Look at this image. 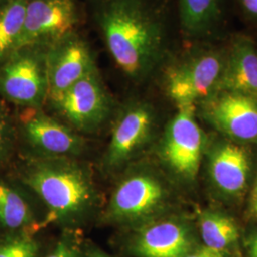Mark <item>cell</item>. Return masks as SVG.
<instances>
[{
    "label": "cell",
    "instance_id": "obj_24",
    "mask_svg": "<svg viewBox=\"0 0 257 257\" xmlns=\"http://www.w3.org/2000/svg\"><path fill=\"white\" fill-rule=\"evenodd\" d=\"M7 142V125L4 117L0 113V156Z\"/></svg>",
    "mask_w": 257,
    "mask_h": 257
},
{
    "label": "cell",
    "instance_id": "obj_9",
    "mask_svg": "<svg viewBox=\"0 0 257 257\" xmlns=\"http://www.w3.org/2000/svg\"><path fill=\"white\" fill-rule=\"evenodd\" d=\"M206 118L228 135L242 141H257V101L238 92L216 91L203 101Z\"/></svg>",
    "mask_w": 257,
    "mask_h": 257
},
{
    "label": "cell",
    "instance_id": "obj_13",
    "mask_svg": "<svg viewBox=\"0 0 257 257\" xmlns=\"http://www.w3.org/2000/svg\"><path fill=\"white\" fill-rule=\"evenodd\" d=\"M226 51V63L217 91L238 92L257 101L256 41L246 35H235Z\"/></svg>",
    "mask_w": 257,
    "mask_h": 257
},
{
    "label": "cell",
    "instance_id": "obj_5",
    "mask_svg": "<svg viewBox=\"0 0 257 257\" xmlns=\"http://www.w3.org/2000/svg\"><path fill=\"white\" fill-rule=\"evenodd\" d=\"M51 100L65 119L83 133L100 128L110 113V97L96 69Z\"/></svg>",
    "mask_w": 257,
    "mask_h": 257
},
{
    "label": "cell",
    "instance_id": "obj_28",
    "mask_svg": "<svg viewBox=\"0 0 257 257\" xmlns=\"http://www.w3.org/2000/svg\"><path fill=\"white\" fill-rule=\"evenodd\" d=\"M253 193H257V179L256 183H255V187H254V190H253Z\"/></svg>",
    "mask_w": 257,
    "mask_h": 257
},
{
    "label": "cell",
    "instance_id": "obj_21",
    "mask_svg": "<svg viewBox=\"0 0 257 257\" xmlns=\"http://www.w3.org/2000/svg\"><path fill=\"white\" fill-rule=\"evenodd\" d=\"M46 257H82L80 243L74 233H65Z\"/></svg>",
    "mask_w": 257,
    "mask_h": 257
},
{
    "label": "cell",
    "instance_id": "obj_14",
    "mask_svg": "<svg viewBox=\"0 0 257 257\" xmlns=\"http://www.w3.org/2000/svg\"><path fill=\"white\" fill-rule=\"evenodd\" d=\"M192 248V237L183 224L165 220L141 230L133 243L139 257H185Z\"/></svg>",
    "mask_w": 257,
    "mask_h": 257
},
{
    "label": "cell",
    "instance_id": "obj_19",
    "mask_svg": "<svg viewBox=\"0 0 257 257\" xmlns=\"http://www.w3.org/2000/svg\"><path fill=\"white\" fill-rule=\"evenodd\" d=\"M200 232L206 247L218 251L228 248L238 238V229L234 221L216 212L203 213Z\"/></svg>",
    "mask_w": 257,
    "mask_h": 257
},
{
    "label": "cell",
    "instance_id": "obj_18",
    "mask_svg": "<svg viewBox=\"0 0 257 257\" xmlns=\"http://www.w3.org/2000/svg\"><path fill=\"white\" fill-rule=\"evenodd\" d=\"M28 0H8L0 8V58L14 53L24 26Z\"/></svg>",
    "mask_w": 257,
    "mask_h": 257
},
{
    "label": "cell",
    "instance_id": "obj_12",
    "mask_svg": "<svg viewBox=\"0 0 257 257\" xmlns=\"http://www.w3.org/2000/svg\"><path fill=\"white\" fill-rule=\"evenodd\" d=\"M28 142L45 157L74 158L85 149L82 138L42 111H28L23 118Z\"/></svg>",
    "mask_w": 257,
    "mask_h": 257
},
{
    "label": "cell",
    "instance_id": "obj_29",
    "mask_svg": "<svg viewBox=\"0 0 257 257\" xmlns=\"http://www.w3.org/2000/svg\"><path fill=\"white\" fill-rule=\"evenodd\" d=\"M256 45H257V40H256Z\"/></svg>",
    "mask_w": 257,
    "mask_h": 257
},
{
    "label": "cell",
    "instance_id": "obj_16",
    "mask_svg": "<svg viewBox=\"0 0 257 257\" xmlns=\"http://www.w3.org/2000/svg\"><path fill=\"white\" fill-rule=\"evenodd\" d=\"M222 0H179V16L183 32L189 38L204 40L217 27Z\"/></svg>",
    "mask_w": 257,
    "mask_h": 257
},
{
    "label": "cell",
    "instance_id": "obj_8",
    "mask_svg": "<svg viewBox=\"0 0 257 257\" xmlns=\"http://www.w3.org/2000/svg\"><path fill=\"white\" fill-rule=\"evenodd\" d=\"M154 112L144 103H134L121 112L112 128L110 143L103 158L109 172L117 171L145 144L152 133Z\"/></svg>",
    "mask_w": 257,
    "mask_h": 257
},
{
    "label": "cell",
    "instance_id": "obj_3",
    "mask_svg": "<svg viewBox=\"0 0 257 257\" xmlns=\"http://www.w3.org/2000/svg\"><path fill=\"white\" fill-rule=\"evenodd\" d=\"M226 55V46L202 40L167 67L166 92L177 107L196 106L217 91Z\"/></svg>",
    "mask_w": 257,
    "mask_h": 257
},
{
    "label": "cell",
    "instance_id": "obj_22",
    "mask_svg": "<svg viewBox=\"0 0 257 257\" xmlns=\"http://www.w3.org/2000/svg\"><path fill=\"white\" fill-rule=\"evenodd\" d=\"M236 2L243 15L257 24V0H236Z\"/></svg>",
    "mask_w": 257,
    "mask_h": 257
},
{
    "label": "cell",
    "instance_id": "obj_10",
    "mask_svg": "<svg viewBox=\"0 0 257 257\" xmlns=\"http://www.w3.org/2000/svg\"><path fill=\"white\" fill-rule=\"evenodd\" d=\"M0 91L10 100L39 106L48 96L46 56L17 55L0 70Z\"/></svg>",
    "mask_w": 257,
    "mask_h": 257
},
{
    "label": "cell",
    "instance_id": "obj_7",
    "mask_svg": "<svg viewBox=\"0 0 257 257\" xmlns=\"http://www.w3.org/2000/svg\"><path fill=\"white\" fill-rule=\"evenodd\" d=\"M77 22L74 0H28L17 53L39 43H56L71 34Z\"/></svg>",
    "mask_w": 257,
    "mask_h": 257
},
{
    "label": "cell",
    "instance_id": "obj_27",
    "mask_svg": "<svg viewBox=\"0 0 257 257\" xmlns=\"http://www.w3.org/2000/svg\"><path fill=\"white\" fill-rule=\"evenodd\" d=\"M252 211L257 216V193H253L252 197Z\"/></svg>",
    "mask_w": 257,
    "mask_h": 257
},
{
    "label": "cell",
    "instance_id": "obj_25",
    "mask_svg": "<svg viewBox=\"0 0 257 257\" xmlns=\"http://www.w3.org/2000/svg\"><path fill=\"white\" fill-rule=\"evenodd\" d=\"M249 254L251 257H257V233L252 235L248 241Z\"/></svg>",
    "mask_w": 257,
    "mask_h": 257
},
{
    "label": "cell",
    "instance_id": "obj_20",
    "mask_svg": "<svg viewBox=\"0 0 257 257\" xmlns=\"http://www.w3.org/2000/svg\"><path fill=\"white\" fill-rule=\"evenodd\" d=\"M39 245L27 232L0 243V257H37Z\"/></svg>",
    "mask_w": 257,
    "mask_h": 257
},
{
    "label": "cell",
    "instance_id": "obj_11",
    "mask_svg": "<svg viewBox=\"0 0 257 257\" xmlns=\"http://www.w3.org/2000/svg\"><path fill=\"white\" fill-rule=\"evenodd\" d=\"M46 67L48 96L51 99L95 70L89 47L72 34L55 43L46 55Z\"/></svg>",
    "mask_w": 257,
    "mask_h": 257
},
{
    "label": "cell",
    "instance_id": "obj_23",
    "mask_svg": "<svg viewBox=\"0 0 257 257\" xmlns=\"http://www.w3.org/2000/svg\"><path fill=\"white\" fill-rule=\"evenodd\" d=\"M185 257H226L222 251H218V250H214L211 248H204L193 252V253H189Z\"/></svg>",
    "mask_w": 257,
    "mask_h": 257
},
{
    "label": "cell",
    "instance_id": "obj_6",
    "mask_svg": "<svg viewBox=\"0 0 257 257\" xmlns=\"http://www.w3.org/2000/svg\"><path fill=\"white\" fill-rule=\"evenodd\" d=\"M203 133L195 119V106L178 107L166 128L161 155L176 175L192 179L201 162Z\"/></svg>",
    "mask_w": 257,
    "mask_h": 257
},
{
    "label": "cell",
    "instance_id": "obj_2",
    "mask_svg": "<svg viewBox=\"0 0 257 257\" xmlns=\"http://www.w3.org/2000/svg\"><path fill=\"white\" fill-rule=\"evenodd\" d=\"M24 182L48 209V222L73 225L86 218L95 207L96 191L85 166L69 157L35 160Z\"/></svg>",
    "mask_w": 257,
    "mask_h": 257
},
{
    "label": "cell",
    "instance_id": "obj_15",
    "mask_svg": "<svg viewBox=\"0 0 257 257\" xmlns=\"http://www.w3.org/2000/svg\"><path fill=\"white\" fill-rule=\"evenodd\" d=\"M249 162L247 152L240 146L226 143L211 156L210 172L217 188L227 194L242 193L248 180Z\"/></svg>",
    "mask_w": 257,
    "mask_h": 257
},
{
    "label": "cell",
    "instance_id": "obj_1",
    "mask_svg": "<svg viewBox=\"0 0 257 257\" xmlns=\"http://www.w3.org/2000/svg\"><path fill=\"white\" fill-rule=\"evenodd\" d=\"M99 24L113 60L132 79L146 78L162 62L165 26L147 0H108Z\"/></svg>",
    "mask_w": 257,
    "mask_h": 257
},
{
    "label": "cell",
    "instance_id": "obj_4",
    "mask_svg": "<svg viewBox=\"0 0 257 257\" xmlns=\"http://www.w3.org/2000/svg\"><path fill=\"white\" fill-rule=\"evenodd\" d=\"M166 199V190L154 175L136 173L116 185L105 216L110 223L133 225L158 211Z\"/></svg>",
    "mask_w": 257,
    "mask_h": 257
},
{
    "label": "cell",
    "instance_id": "obj_17",
    "mask_svg": "<svg viewBox=\"0 0 257 257\" xmlns=\"http://www.w3.org/2000/svg\"><path fill=\"white\" fill-rule=\"evenodd\" d=\"M34 224V213L26 200L9 185L0 181V226L21 230Z\"/></svg>",
    "mask_w": 257,
    "mask_h": 257
},
{
    "label": "cell",
    "instance_id": "obj_26",
    "mask_svg": "<svg viewBox=\"0 0 257 257\" xmlns=\"http://www.w3.org/2000/svg\"><path fill=\"white\" fill-rule=\"evenodd\" d=\"M88 257H109L108 255H106L105 253H103L101 251H98V250H93L92 251Z\"/></svg>",
    "mask_w": 257,
    "mask_h": 257
}]
</instances>
